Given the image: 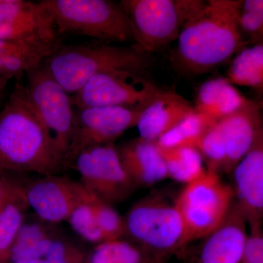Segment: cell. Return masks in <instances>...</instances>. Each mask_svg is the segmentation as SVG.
<instances>
[{
  "label": "cell",
  "instance_id": "6da1fadb",
  "mask_svg": "<svg viewBox=\"0 0 263 263\" xmlns=\"http://www.w3.org/2000/svg\"><path fill=\"white\" fill-rule=\"evenodd\" d=\"M241 0L204 1L183 25L170 54L173 67L183 75L206 73L229 61L248 43L238 30Z\"/></svg>",
  "mask_w": 263,
  "mask_h": 263
},
{
  "label": "cell",
  "instance_id": "7a4b0ae2",
  "mask_svg": "<svg viewBox=\"0 0 263 263\" xmlns=\"http://www.w3.org/2000/svg\"><path fill=\"white\" fill-rule=\"evenodd\" d=\"M66 167L34 113L24 86L15 85L0 110V172L57 175Z\"/></svg>",
  "mask_w": 263,
  "mask_h": 263
},
{
  "label": "cell",
  "instance_id": "3957f363",
  "mask_svg": "<svg viewBox=\"0 0 263 263\" xmlns=\"http://www.w3.org/2000/svg\"><path fill=\"white\" fill-rule=\"evenodd\" d=\"M150 55L136 43H60L43 64L65 91L74 95L100 72L120 70L146 75L152 63Z\"/></svg>",
  "mask_w": 263,
  "mask_h": 263
},
{
  "label": "cell",
  "instance_id": "277c9868",
  "mask_svg": "<svg viewBox=\"0 0 263 263\" xmlns=\"http://www.w3.org/2000/svg\"><path fill=\"white\" fill-rule=\"evenodd\" d=\"M124 219V237L137 246L148 263H162L185 248L184 230L174 202L149 195L130 208Z\"/></svg>",
  "mask_w": 263,
  "mask_h": 263
},
{
  "label": "cell",
  "instance_id": "5b68a950",
  "mask_svg": "<svg viewBox=\"0 0 263 263\" xmlns=\"http://www.w3.org/2000/svg\"><path fill=\"white\" fill-rule=\"evenodd\" d=\"M58 35L77 34L107 43H134L130 22L120 3L109 0H43Z\"/></svg>",
  "mask_w": 263,
  "mask_h": 263
},
{
  "label": "cell",
  "instance_id": "8992f818",
  "mask_svg": "<svg viewBox=\"0 0 263 263\" xmlns=\"http://www.w3.org/2000/svg\"><path fill=\"white\" fill-rule=\"evenodd\" d=\"M174 202L182 221L186 247L206 238L222 224L235 202V195L219 174L206 170L185 184Z\"/></svg>",
  "mask_w": 263,
  "mask_h": 263
},
{
  "label": "cell",
  "instance_id": "52a82bcc",
  "mask_svg": "<svg viewBox=\"0 0 263 263\" xmlns=\"http://www.w3.org/2000/svg\"><path fill=\"white\" fill-rule=\"evenodd\" d=\"M201 0H122L135 43L152 54L177 41L183 25L203 4Z\"/></svg>",
  "mask_w": 263,
  "mask_h": 263
},
{
  "label": "cell",
  "instance_id": "ba28073f",
  "mask_svg": "<svg viewBox=\"0 0 263 263\" xmlns=\"http://www.w3.org/2000/svg\"><path fill=\"white\" fill-rule=\"evenodd\" d=\"M26 94L53 149L69 165L74 109L70 94L43 64L27 72Z\"/></svg>",
  "mask_w": 263,
  "mask_h": 263
},
{
  "label": "cell",
  "instance_id": "9c48e42d",
  "mask_svg": "<svg viewBox=\"0 0 263 263\" xmlns=\"http://www.w3.org/2000/svg\"><path fill=\"white\" fill-rule=\"evenodd\" d=\"M161 89L146 76L128 71L100 72L71 97L74 108L146 107Z\"/></svg>",
  "mask_w": 263,
  "mask_h": 263
},
{
  "label": "cell",
  "instance_id": "30bf717a",
  "mask_svg": "<svg viewBox=\"0 0 263 263\" xmlns=\"http://www.w3.org/2000/svg\"><path fill=\"white\" fill-rule=\"evenodd\" d=\"M72 163L80 175L81 184L110 205L124 201L136 187L124 171L114 143L86 148Z\"/></svg>",
  "mask_w": 263,
  "mask_h": 263
},
{
  "label": "cell",
  "instance_id": "8fae6325",
  "mask_svg": "<svg viewBox=\"0 0 263 263\" xmlns=\"http://www.w3.org/2000/svg\"><path fill=\"white\" fill-rule=\"evenodd\" d=\"M146 107H73V136L69 155V165L82 151L95 146L114 143L124 132L136 127L140 116Z\"/></svg>",
  "mask_w": 263,
  "mask_h": 263
},
{
  "label": "cell",
  "instance_id": "7c38bea8",
  "mask_svg": "<svg viewBox=\"0 0 263 263\" xmlns=\"http://www.w3.org/2000/svg\"><path fill=\"white\" fill-rule=\"evenodd\" d=\"M29 208L43 220L51 223L67 221L76 207L89 200L91 193L80 181L57 175L24 184Z\"/></svg>",
  "mask_w": 263,
  "mask_h": 263
},
{
  "label": "cell",
  "instance_id": "4fadbf2b",
  "mask_svg": "<svg viewBox=\"0 0 263 263\" xmlns=\"http://www.w3.org/2000/svg\"><path fill=\"white\" fill-rule=\"evenodd\" d=\"M0 40L58 46L51 15L41 2L4 0L0 4Z\"/></svg>",
  "mask_w": 263,
  "mask_h": 263
},
{
  "label": "cell",
  "instance_id": "5bb4252c",
  "mask_svg": "<svg viewBox=\"0 0 263 263\" xmlns=\"http://www.w3.org/2000/svg\"><path fill=\"white\" fill-rule=\"evenodd\" d=\"M237 206L248 226L261 224L263 216V133L232 171Z\"/></svg>",
  "mask_w": 263,
  "mask_h": 263
},
{
  "label": "cell",
  "instance_id": "9a60e30c",
  "mask_svg": "<svg viewBox=\"0 0 263 263\" xmlns=\"http://www.w3.org/2000/svg\"><path fill=\"white\" fill-rule=\"evenodd\" d=\"M226 149L223 172H232L236 164L253 146L262 133L260 106L247 99L246 103L233 114L218 120Z\"/></svg>",
  "mask_w": 263,
  "mask_h": 263
},
{
  "label": "cell",
  "instance_id": "2e32d148",
  "mask_svg": "<svg viewBox=\"0 0 263 263\" xmlns=\"http://www.w3.org/2000/svg\"><path fill=\"white\" fill-rule=\"evenodd\" d=\"M248 233V223L235 202L222 224L204 238L197 263H240Z\"/></svg>",
  "mask_w": 263,
  "mask_h": 263
},
{
  "label": "cell",
  "instance_id": "e0dca14e",
  "mask_svg": "<svg viewBox=\"0 0 263 263\" xmlns=\"http://www.w3.org/2000/svg\"><path fill=\"white\" fill-rule=\"evenodd\" d=\"M194 111L186 98L172 90L161 89L140 116L136 125L139 138L157 143Z\"/></svg>",
  "mask_w": 263,
  "mask_h": 263
},
{
  "label": "cell",
  "instance_id": "ac0fdd59",
  "mask_svg": "<svg viewBox=\"0 0 263 263\" xmlns=\"http://www.w3.org/2000/svg\"><path fill=\"white\" fill-rule=\"evenodd\" d=\"M117 148L123 167L135 186H151L168 178L155 142L135 138Z\"/></svg>",
  "mask_w": 263,
  "mask_h": 263
},
{
  "label": "cell",
  "instance_id": "d6986e66",
  "mask_svg": "<svg viewBox=\"0 0 263 263\" xmlns=\"http://www.w3.org/2000/svg\"><path fill=\"white\" fill-rule=\"evenodd\" d=\"M247 100L226 78H214L200 85L194 108L198 113L219 120L238 110Z\"/></svg>",
  "mask_w": 263,
  "mask_h": 263
},
{
  "label": "cell",
  "instance_id": "ffe728a7",
  "mask_svg": "<svg viewBox=\"0 0 263 263\" xmlns=\"http://www.w3.org/2000/svg\"><path fill=\"white\" fill-rule=\"evenodd\" d=\"M58 46L0 40V76L18 82L41 65Z\"/></svg>",
  "mask_w": 263,
  "mask_h": 263
},
{
  "label": "cell",
  "instance_id": "44dd1931",
  "mask_svg": "<svg viewBox=\"0 0 263 263\" xmlns=\"http://www.w3.org/2000/svg\"><path fill=\"white\" fill-rule=\"evenodd\" d=\"M29 208L24 184L18 181L0 209V262L9 261L10 250L23 226L24 216Z\"/></svg>",
  "mask_w": 263,
  "mask_h": 263
},
{
  "label": "cell",
  "instance_id": "7402d4cb",
  "mask_svg": "<svg viewBox=\"0 0 263 263\" xmlns=\"http://www.w3.org/2000/svg\"><path fill=\"white\" fill-rule=\"evenodd\" d=\"M227 71L226 79L233 85L262 92L263 44L243 48L235 55Z\"/></svg>",
  "mask_w": 263,
  "mask_h": 263
},
{
  "label": "cell",
  "instance_id": "603a6c76",
  "mask_svg": "<svg viewBox=\"0 0 263 263\" xmlns=\"http://www.w3.org/2000/svg\"><path fill=\"white\" fill-rule=\"evenodd\" d=\"M158 147L165 162L168 178L178 182L187 184L206 171L201 154L195 147Z\"/></svg>",
  "mask_w": 263,
  "mask_h": 263
},
{
  "label": "cell",
  "instance_id": "cb8c5ba5",
  "mask_svg": "<svg viewBox=\"0 0 263 263\" xmlns=\"http://www.w3.org/2000/svg\"><path fill=\"white\" fill-rule=\"evenodd\" d=\"M53 240L38 224H23L10 250L8 262L45 259Z\"/></svg>",
  "mask_w": 263,
  "mask_h": 263
},
{
  "label": "cell",
  "instance_id": "d4e9b609",
  "mask_svg": "<svg viewBox=\"0 0 263 263\" xmlns=\"http://www.w3.org/2000/svg\"><path fill=\"white\" fill-rule=\"evenodd\" d=\"M216 121L195 110L177 126L161 137L157 144L166 148L179 146L197 148L202 137Z\"/></svg>",
  "mask_w": 263,
  "mask_h": 263
},
{
  "label": "cell",
  "instance_id": "484cf974",
  "mask_svg": "<svg viewBox=\"0 0 263 263\" xmlns=\"http://www.w3.org/2000/svg\"><path fill=\"white\" fill-rule=\"evenodd\" d=\"M90 263H148L144 254L129 240H108L97 245Z\"/></svg>",
  "mask_w": 263,
  "mask_h": 263
},
{
  "label": "cell",
  "instance_id": "4316f807",
  "mask_svg": "<svg viewBox=\"0 0 263 263\" xmlns=\"http://www.w3.org/2000/svg\"><path fill=\"white\" fill-rule=\"evenodd\" d=\"M238 30L247 43H262L263 1L241 0L237 17Z\"/></svg>",
  "mask_w": 263,
  "mask_h": 263
},
{
  "label": "cell",
  "instance_id": "83f0119b",
  "mask_svg": "<svg viewBox=\"0 0 263 263\" xmlns=\"http://www.w3.org/2000/svg\"><path fill=\"white\" fill-rule=\"evenodd\" d=\"M208 171L219 174L224 170L226 149L218 120L206 132L197 147Z\"/></svg>",
  "mask_w": 263,
  "mask_h": 263
},
{
  "label": "cell",
  "instance_id": "f1b7e54d",
  "mask_svg": "<svg viewBox=\"0 0 263 263\" xmlns=\"http://www.w3.org/2000/svg\"><path fill=\"white\" fill-rule=\"evenodd\" d=\"M89 202L96 220L107 240L124 237V219L108 202L91 193Z\"/></svg>",
  "mask_w": 263,
  "mask_h": 263
},
{
  "label": "cell",
  "instance_id": "f546056e",
  "mask_svg": "<svg viewBox=\"0 0 263 263\" xmlns=\"http://www.w3.org/2000/svg\"><path fill=\"white\" fill-rule=\"evenodd\" d=\"M89 200L76 207L67 221L83 238L97 245L107 239L99 226Z\"/></svg>",
  "mask_w": 263,
  "mask_h": 263
},
{
  "label": "cell",
  "instance_id": "4dcf8cb0",
  "mask_svg": "<svg viewBox=\"0 0 263 263\" xmlns=\"http://www.w3.org/2000/svg\"><path fill=\"white\" fill-rule=\"evenodd\" d=\"M84 252L71 243L53 240L45 259L48 263H84Z\"/></svg>",
  "mask_w": 263,
  "mask_h": 263
},
{
  "label": "cell",
  "instance_id": "1f68e13d",
  "mask_svg": "<svg viewBox=\"0 0 263 263\" xmlns=\"http://www.w3.org/2000/svg\"><path fill=\"white\" fill-rule=\"evenodd\" d=\"M249 233L240 263H263V235L261 224L248 226Z\"/></svg>",
  "mask_w": 263,
  "mask_h": 263
},
{
  "label": "cell",
  "instance_id": "d6a6232c",
  "mask_svg": "<svg viewBox=\"0 0 263 263\" xmlns=\"http://www.w3.org/2000/svg\"><path fill=\"white\" fill-rule=\"evenodd\" d=\"M11 173L0 172V209L8 200L12 192L18 183V180L10 176Z\"/></svg>",
  "mask_w": 263,
  "mask_h": 263
},
{
  "label": "cell",
  "instance_id": "836d02e7",
  "mask_svg": "<svg viewBox=\"0 0 263 263\" xmlns=\"http://www.w3.org/2000/svg\"><path fill=\"white\" fill-rule=\"evenodd\" d=\"M9 81L8 79L0 76V104H1L2 100H3V97H4L5 91H6V88Z\"/></svg>",
  "mask_w": 263,
  "mask_h": 263
},
{
  "label": "cell",
  "instance_id": "e575fe53",
  "mask_svg": "<svg viewBox=\"0 0 263 263\" xmlns=\"http://www.w3.org/2000/svg\"><path fill=\"white\" fill-rule=\"evenodd\" d=\"M0 263H48L47 260L46 259H35V260H30V261H23V262H0Z\"/></svg>",
  "mask_w": 263,
  "mask_h": 263
},
{
  "label": "cell",
  "instance_id": "d590c367",
  "mask_svg": "<svg viewBox=\"0 0 263 263\" xmlns=\"http://www.w3.org/2000/svg\"><path fill=\"white\" fill-rule=\"evenodd\" d=\"M3 1H4V0H0V4H1V3H3Z\"/></svg>",
  "mask_w": 263,
  "mask_h": 263
}]
</instances>
